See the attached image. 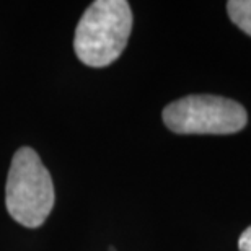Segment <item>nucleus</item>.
Listing matches in <instances>:
<instances>
[{"mask_svg":"<svg viewBox=\"0 0 251 251\" xmlns=\"http://www.w3.org/2000/svg\"><path fill=\"white\" fill-rule=\"evenodd\" d=\"M130 31L132 10L126 0H97L75 28V54L90 67H106L123 54Z\"/></svg>","mask_w":251,"mask_h":251,"instance_id":"nucleus-1","label":"nucleus"},{"mask_svg":"<svg viewBox=\"0 0 251 251\" xmlns=\"http://www.w3.org/2000/svg\"><path fill=\"white\" fill-rule=\"evenodd\" d=\"M54 184L39 155L22 147L13 155L5 189V204L15 222L38 228L54 207Z\"/></svg>","mask_w":251,"mask_h":251,"instance_id":"nucleus-2","label":"nucleus"},{"mask_svg":"<svg viewBox=\"0 0 251 251\" xmlns=\"http://www.w3.org/2000/svg\"><path fill=\"white\" fill-rule=\"evenodd\" d=\"M227 13L233 25L251 36V0H230L227 2Z\"/></svg>","mask_w":251,"mask_h":251,"instance_id":"nucleus-4","label":"nucleus"},{"mask_svg":"<svg viewBox=\"0 0 251 251\" xmlns=\"http://www.w3.org/2000/svg\"><path fill=\"white\" fill-rule=\"evenodd\" d=\"M163 123L175 134H235L248 123L242 104L215 95H189L163 109Z\"/></svg>","mask_w":251,"mask_h":251,"instance_id":"nucleus-3","label":"nucleus"},{"mask_svg":"<svg viewBox=\"0 0 251 251\" xmlns=\"http://www.w3.org/2000/svg\"><path fill=\"white\" fill-rule=\"evenodd\" d=\"M238 250L240 251H251V225L245 228V232L238 238Z\"/></svg>","mask_w":251,"mask_h":251,"instance_id":"nucleus-5","label":"nucleus"}]
</instances>
